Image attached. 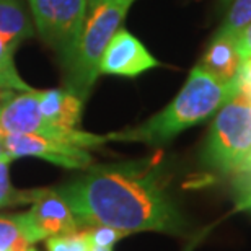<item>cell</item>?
Returning a JSON list of instances; mask_svg holds the SVG:
<instances>
[{
  "mask_svg": "<svg viewBox=\"0 0 251 251\" xmlns=\"http://www.w3.org/2000/svg\"><path fill=\"white\" fill-rule=\"evenodd\" d=\"M38 33L65 65L75 51L82 33L88 0H28Z\"/></svg>",
  "mask_w": 251,
  "mask_h": 251,
  "instance_id": "obj_6",
  "label": "cell"
},
{
  "mask_svg": "<svg viewBox=\"0 0 251 251\" xmlns=\"http://www.w3.org/2000/svg\"><path fill=\"white\" fill-rule=\"evenodd\" d=\"M0 34L22 43L33 36V26L22 0H0Z\"/></svg>",
  "mask_w": 251,
  "mask_h": 251,
  "instance_id": "obj_12",
  "label": "cell"
},
{
  "mask_svg": "<svg viewBox=\"0 0 251 251\" xmlns=\"http://www.w3.org/2000/svg\"><path fill=\"white\" fill-rule=\"evenodd\" d=\"M199 65L222 82L237 80L243 65V57L237 44V34L217 31Z\"/></svg>",
  "mask_w": 251,
  "mask_h": 251,
  "instance_id": "obj_10",
  "label": "cell"
},
{
  "mask_svg": "<svg viewBox=\"0 0 251 251\" xmlns=\"http://www.w3.org/2000/svg\"><path fill=\"white\" fill-rule=\"evenodd\" d=\"M135 0H90L82 33L67 70V90L85 100L100 75L101 59L108 43L121 28Z\"/></svg>",
  "mask_w": 251,
  "mask_h": 251,
  "instance_id": "obj_3",
  "label": "cell"
},
{
  "mask_svg": "<svg viewBox=\"0 0 251 251\" xmlns=\"http://www.w3.org/2000/svg\"><path fill=\"white\" fill-rule=\"evenodd\" d=\"M251 150V101L240 92L217 111L202 153L220 173H235Z\"/></svg>",
  "mask_w": 251,
  "mask_h": 251,
  "instance_id": "obj_4",
  "label": "cell"
},
{
  "mask_svg": "<svg viewBox=\"0 0 251 251\" xmlns=\"http://www.w3.org/2000/svg\"><path fill=\"white\" fill-rule=\"evenodd\" d=\"M3 150L12 158L36 157L62 168L87 170L92 167L93 157L87 149L78 145L44 139L34 134H5Z\"/></svg>",
  "mask_w": 251,
  "mask_h": 251,
  "instance_id": "obj_8",
  "label": "cell"
},
{
  "mask_svg": "<svg viewBox=\"0 0 251 251\" xmlns=\"http://www.w3.org/2000/svg\"><path fill=\"white\" fill-rule=\"evenodd\" d=\"M2 152H3V147H0V155H2Z\"/></svg>",
  "mask_w": 251,
  "mask_h": 251,
  "instance_id": "obj_27",
  "label": "cell"
},
{
  "mask_svg": "<svg viewBox=\"0 0 251 251\" xmlns=\"http://www.w3.org/2000/svg\"><path fill=\"white\" fill-rule=\"evenodd\" d=\"M15 92H10V90H0V113H2L3 104L8 101V98L12 97Z\"/></svg>",
  "mask_w": 251,
  "mask_h": 251,
  "instance_id": "obj_22",
  "label": "cell"
},
{
  "mask_svg": "<svg viewBox=\"0 0 251 251\" xmlns=\"http://www.w3.org/2000/svg\"><path fill=\"white\" fill-rule=\"evenodd\" d=\"M238 87L245 97L251 101V57L243 62L238 74Z\"/></svg>",
  "mask_w": 251,
  "mask_h": 251,
  "instance_id": "obj_19",
  "label": "cell"
},
{
  "mask_svg": "<svg viewBox=\"0 0 251 251\" xmlns=\"http://www.w3.org/2000/svg\"><path fill=\"white\" fill-rule=\"evenodd\" d=\"M0 147H3V130L0 129Z\"/></svg>",
  "mask_w": 251,
  "mask_h": 251,
  "instance_id": "obj_24",
  "label": "cell"
},
{
  "mask_svg": "<svg viewBox=\"0 0 251 251\" xmlns=\"http://www.w3.org/2000/svg\"><path fill=\"white\" fill-rule=\"evenodd\" d=\"M230 2H232V0H222V3H224V5H228Z\"/></svg>",
  "mask_w": 251,
  "mask_h": 251,
  "instance_id": "obj_26",
  "label": "cell"
},
{
  "mask_svg": "<svg viewBox=\"0 0 251 251\" xmlns=\"http://www.w3.org/2000/svg\"><path fill=\"white\" fill-rule=\"evenodd\" d=\"M26 251H38L36 248H34V247H28V250Z\"/></svg>",
  "mask_w": 251,
  "mask_h": 251,
  "instance_id": "obj_25",
  "label": "cell"
},
{
  "mask_svg": "<svg viewBox=\"0 0 251 251\" xmlns=\"http://www.w3.org/2000/svg\"><path fill=\"white\" fill-rule=\"evenodd\" d=\"M93 251H111V248H101V247H93Z\"/></svg>",
  "mask_w": 251,
  "mask_h": 251,
  "instance_id": "obj_23",
  "label": "cell"
},
{
  "mask_svg": "<svg viewBox=\"0 0 251 251\" xmlns=\"http://www.w3.org/2000/svg\"><path fill=\"white\" fill-rule=\"evenodd\" d=\"M29 243L20 232L13 215H0V251H26Z\"/></svg>",
  "mask_w": 251,
  "mask_h": 251,
  "instance_id": "obj_15",
  "label": "cell"
},
{
  "mask_svg": "<svg viewBox=\"0 0 251 251\" xmlns=\"http://www.w3.org/2000/svg\"><path fill=\"white\" fill-rule=\"evenodd\" d=\"M238 78L222 82L198 64L191 70L184 87L167 108L134 129L108 135V140L144 142L162 145L176 137L191 126L202 123L217 113L238 93Z\"/></svg>",
  "mask_w": 251,
  "mask_h": 251,
  "instance_id": "obj_2",
  "label": "cell"
},
{
  "mask_svg": "<svg viewBox=\"0 0 251 251\" xmlns=\"http://www.w3.org/2000/svg\"><path fill=\"white\" fill-rule=\"evenodd\" d=\"M12 157L5 152L0 155V209L8 207V205H17L23 202H34L38 196L41 194L39 191H18L12 186L8 178V167L12 162Z\"/></svg>",
  "mask_w": 251,
  "mask_h": 251,
  "instance_id": "obj_13",
  "label": "cell"
},
{
  "mask_svg": "<svg viewBox=\"0 0 251 251\" xmlns=\"http://www.w3.org/2000/svg\"><path fill=\"white\" fill-rule=\"evenodd\" d=\"M251 23V0H235L219 31L237 34Z\"/></svg>",
  "mask_w": 251,
  "mask_h": 251,
  "instance_id": "obj_16",
  "label": "cell"
},
{
  "mask_svg": "<svg viewBox=\"0 0 251 251\" xmlns=\"http://www.w3.org/2000/svg\"><path fill=\"white\" fill-rule=\"evenodd\" d=\"M235 173H251V150L248 152V155L245 157V160L242 162V165L238 167V170Z\"/></svg>",
  "mask_w": 251,
  "mask_h": 251,
  "instance_id": "obj_21",
  "label": "cell"
},
{
  "mask_svg": "<svg viewBox=\"0 0 251 251\" xmlns=\"http://www.w3.org/2000/svg\"><path fill=\"white\" fill-rule=\"evenodd\" d=\"M82 176L54 191L67 202L80 225L134 232H186L181 212L168 193L160 160H137L87 168Z\"/></svg>",
  "mask_w": 251,
  "mask_h": 251,
  "instance_id": "obj_1",
  "label": "cell"
},
{
  "mask_svg": "<svg viewBox=\"0 0 251 251\" xmlns=\"http://www.w3.org/2000/svg\"><path fill=\"white\" fill-rule=\"evenodd\" d=\"M157 65V59L132 33L119 28L100 59V74L137 77L145 70L153 69Z\"/></svg>",
  "mask_w": 251,
  "mask_h": 251,
  "instance_id": "obj_9",
  "label": "cell"
},
{
  "mask_svg": "<svg viewBox=\"0 0 251 251\" xmlns=\"http://www.w3.org/2000/svg\"><path fill=\"white\" fill-rule=\"evenodd\" d=\"M233 196L237 210H245L251 214V173H235Z\"/></svg>",
  "mask_w": 251,
  "mask_h": 251,
  "instance_id": "obj_17",
  "label": "cell"
},
{
  "mask_svg": "<svg viewBox=\"0 0 251 251\" xmlns=\"http://www.w3.org/2000/svg\"><path fill=\"white\" fill-rule=\"evenodd\" d=\"M88 232H90V238H92L93 247H101V248H113L114 243H118L121 238L127 237L121 230L103 227V225L88 228Z\"/></svg>",
  "mask_w": 251,
  "mask_h": 251,
  "instance_id": "obj_18",
  "label": "cell"
},
{
  "mask_svg": "<svg viewBox=\"0 0 251 251\" xmlns=\"http://www.w3.org/2000/svg\"><path fill=\"white\" fill-rule=\"evenodd\" d=\"M237 44L245 62L247 59L251 57V23L237 33Z\"/></svg>",
  "mask_w": 251,
  "mask_h": 251,
  "instance_id": "obj_20",
  "label": "cell"
},
{
  "mask_svg": "<svg viewBox=\"0 0 251 251\" xmlns=\"http://www.w3.org/2000/svg\"><path fill=\"white\" fill-rule=\"evenodd\" d=\"M83 101L67 88H52L39 92V109L49 123L61 127L75 129L82 116Z\"/></svg>",
  "mask_w": 251,
  "mask_h": 251,
  "instance_id": "obj_11",
  "label": "cell"
},
{
  "mask_svg": "<svg viewBox=\"0 0 251 251\" xmlns=\"http://www.w3.org/2000/svg\"><path fill=\"white\" fill-rule=\"evenodd\" d=\"M48 251H93V243L90 238V232H74L69 235H59V237H49L46 240Z\"/></svg>",
  "mask_w": 251,
  "mask_h": 251,
  "instance_id": "obj_14",
  "label": "cell"
},
{
  "mask_svg": "<svg viewBox=\"0 0 251 251\" xmlns=\"http://www.w3.org/2000/svg\"><path fill=\"white\" fill-rule=\"evenodd\" d=\"M0 129L5 134H34L44 139L59 140L93 149L108 142V135L83 132L80 129H67L49 123L39 109V90H28L12 95L0 113Z\"/></svg>",
  "mask_w": 251,
  "mask_h": 251,
  "instance_id": "obj_5",
  "label": "cell"
},
{
  "mask_svg": "<svg viewBox=\"0 0 251 251\" xmlns=\"http://www.w3.org/2000/svg\"><path fill=\"white\" fill-rule=\"evenodd\" d=\"M20 232L29 243L59 235L77 232L78 222L72 214L67 202L56 191H43L34 201L31 209L25 214H15Z\"/></svg>",
  "mask_w": 251,
  "mask_h": 251,
  "instance_id": "obj_7",
  "label": "cell"
}]
</instances>
